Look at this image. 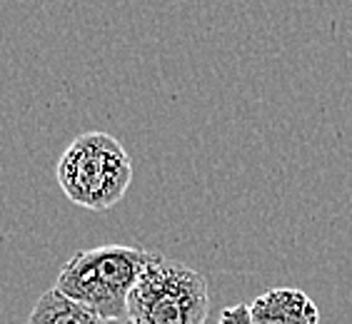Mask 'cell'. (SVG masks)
Masks as SVG:
<instances>
[{"mask_svg": "<svg viewBox=\"0 0 352 324\" xmlns=\"http://www.w3.org/2000/svg\"><path fill=\"white\" fill-rule=\"evenodd\" d=\"M150 259L153 252L128 244L78 250L63 264L55 290L100 317L128 322V297Z\"/></svg>", "mask_w": 352, "mask_h": 324, "instance_id": "obj_1", "label": "cell"}, {"mask_svg": "<svg viewBox=\"0 0 352 324\" xmlns=\"http://www.w3.org/2000/svg\"><path fill=\"white\" fill-rule=\"evenodd\" d=\"M55 177L70 202L90 212H105L116 207L128 192L133 183V162L128 150L113 135L82 132L60 155Z\"/></svg>", "mask_w": 352, "mask_h": 324, "instance_id": "obj_2", "label": "cell"}, {"mask_svg": "<svg viewBox=\"0 0 352 324\" xmlns=\"http://www.w3.org/2000/svg\"><path fill=\"white\" fill-rule=\"evenodd\" d=\"M208 312V279L163 255H153L128 297L130 324H205Z\"/></svg>", "mask_w": 352, "mask_h": 324, "instance_id": "obj_3", "label": "cell"}, {"mask_svg": "<svg viewBox=\"0 0 352 324\" xmlns=\"http://www.w3.org/2000/svg\"><path fill=\"white\" fill-rule=\"evenodd\" d=\"M252 324H320V310L298 287H275L252 299Z\"/></svg>", "mask_w": 352, "mask_h": 324, "instance_id": "obj_4", "label": "cell"}, {"mask_svg": "<svg viewBox=\"0 0 352 324\" xmlns=\"http://www.w3.org/2000/svg\"><path fill=\"white\" fill-rule=\"evenodd\" d=\"M25 324H125L120 319H105L90 312L88 307L68 299L63 292L47 290L35 302L30 317Z\"/></svg>", "mask_w": 352, "mask_h": 324, "instance_id": "obj_5", "label": "cell"}, {"mask_svg": "<svg viewBox=\"0 0 352 324\" xmlns=\"http://www.w3.org/2000/svg\"><path fill=\"white\" fill-rule=\"evenodd\" d=\"M217 324H252L250 307L248 304H232L220 312V322Z\"/></svg>", "mask_w": 352, "mask_h": 324, "instance_id": "obj_6", "label": "cell"}, {"mask_svg": "<svg viewBox=\"0 0 352 324\" xmlns=\"http://www.w3.org/2000/svg\"><path fill=\"white\" fill-rule=\"evenodd\" d=\"M125 324H130V322H125Z\"/></svg>", "mask_w": 352, "mask_h": 324, "instance_id": "obj_7", "label": "cell"}]
</instances>
